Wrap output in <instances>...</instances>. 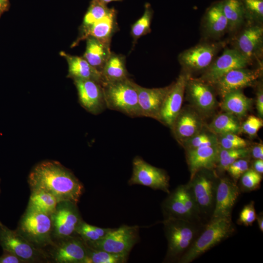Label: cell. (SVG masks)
Wrapping results in <instances>:
<instances>
[{
  "label": "cell",
  "mask_w": 263,
  "mask_h": 263,
  "mask_svg": "<svg viewBox=\"0 0 263 263\" xmlns=\"http://www.w3.org/2000/svg\"><path fill=\"white\" fill-rule=\"evenodd\" d=\"M204 26L210 36L218 37L228 30V23L223 11L221 1L211 6L204 18Z\"/></svg>",
  "instance_id": "25"
},
{
  "label": "cell",
  "mask_w": 263,
  "mask_h": 263,
  "mask_svg": "<svg viewBox=\"0 0 263 263\" xmlns=\"http://www.w3.org/2000/svg\"><path fill=\"white\" fill-rule=\"evenodd\" d=\"M241 68L232 70L218 79L214 85L223 97L226 94L250 86L261 75V70Z\"/></svg>",
  "instance_id": "16"
},
{
  "label": "cell",
  "mask_w": 263,
  "mask_h": 263,
  "mask_svg": "<svg viewBox=\"0 0 263 263\" xmlns=\"http://www.w3.org/2000/svg\"><path fill=\"white\" fill-rule=\"evenodd\" d=\"M262 179L261 174L249 169L241 177V184L245 190L250 191L260 187Z\"/></svg>",
  "instance_id": "41"
},
{
  "label": "cell",
  "mask_w": 263,
  "mask_h": 263,
  "mask_svg": "<svg viewBox=\"0 0 263 263\" xmlns=\"http://www.w3.org/2000/svg\"><path fill=\"white\" fill-rule=\"evenodd\" d=\"M103 84L127 79L125 56L111 52L101 72Z\"/></svg>",
  "instance_id": "28"
},
{
  "label": "cell",
  "mask_w": 263,
  "mask_h": 263,
  "mask_svg": "<svg viewBox=\"0 0 263 263\" xmlns=\"http://www.w3.org/2000/svg\"><path fill=\"white\" fill-rule=\"evenodd\" d=\"M254 170L260 174L263 173V160L256 159L253 164Z\"/></svg>",
  "instance_id": "49"
},
{
  "label": "cell",
  "mask_w": 263,
  "mask_h": 263,
  "mask_svg": "<svg viewBox=\"0 0 263 263\" xmlns=\"http://www.w3.org/2000/svg\"><path fill=\"white\" fill-rule=\"evenodd\" d=\"M188 185L194 196L200 214H206L214 207L218 184L204 173L197 172L190 179Z\"/></svg>",
  "instance_id": "15"
},
{
  "label": "cell",
  "mask_w": 263,
  "mask_h": 263,
  "mask_svg": "<svg viewBox=\"0 0 263 263\" xmlns=\"http://www.w3.org/2000/svg\"><path fill=\"white\" fill-rule=\"evenodd\" d=\"M235 183L227 178H222L218 183L214 207L210 219L231 218L232 208L240 194Z\"/></svg>",
  "instance_id": "17"
},
{
  "label": "cell",
  "mask_w": 263,
  "mask_h": 263,
  "mask_svg": "<svg viewBox=\"0 0 263 263\" xmlns=\"http://www.w3.org/2000/svg\"><path fill=\"white\" fill-rule=\"evenodd\" d=\"M249 63V61L235 48L226 49L222 55L212 61L199 79L211 85L228 72L246 67Z\"/></svg>",
  "instance_id": "12"
},
{
  "label": "cell",
  "mask_w": 263,
  "mask_h": 263,
  "mask_svg": "<svg viewBox=\"0 0 263 263\" xmlns=\"http://www.w3.org/2000/svg\"><path fill=\"white\" fill-rule=\"evenodd\" d=\"M138 240L137 226L122 225L113 228L104 237L94 242H85L93 248L128 256Z\"/></svg>",
  "instance_id": "7"
},
{
  "label": "cell",
  "mask_w": 263,
  "mask_h": 263,
  "mask_svg": "<svg viewBox=\"0 0 263 263\" xmlns=\"http://www.w3.org/2000/svg\"><path fill=\"white\" fill-rule=\"evenodd\" d=\"M46 252L49 259L56 263H84L87 255V245L78 235L55 241Z\"/></svg>",
  "instance_id": "10"
},
{
  "label": "cell",
  "mask_w": 263,
  "mask_h": 263,
  "mask_svg": "<svg viewBox=\"0 0 263 263\" xmlns=\"http://www.w3.org/2000/svg\"><path fill=\"white\" fill-rule=\"evenodd\" d=\"M219 151L218 145L187 150L190 179L201 170L212 169L217 163Z\"/></svg>",
  "instance_id": "22"
},
{
  "label": "cell",
  "mask_w": 263,
  "mask_h": 263,
  "mask_svg": "<svg viewBox=\"0 0 263 263\" xmlns=\"http://www.w3.org/2000/svg\"><path fill=\"white\" fill-rule=\"evenodd\" d=\"M134 86L142 116L158 121L162 107L171 84L162 88H147L134 82Z\"/></svg>",
  "instance_id": "18"
},
{
  "label": "cell",
  "mask_w": 263,
  "mask_h": 263,
  "mask_svg": "<svg viewBox=\"0 0 263 263\" xmlns=\"http://www.w3.org/2000/svg\"><path fill=\"white\" fill-rule=\"evenodd\" d=\"M203 127L202 120L199 114L191 109H181L170 128L179 143L198 132Z\"/></svg>",
  "instance_id": "20"
},
{
  "label": "cell",
  "mask_w": 263,
  "mask_h": 263,
  "mask_svg": "<svg viewBox=\"0 0 263 263\" xmlns=\"http://www.w3.org/2000/svg\"><path fill=\"white\" fill-rule=\"evenodd\" d=\"M186 89L191 102L198 110L207 113L214 109L216 100L211 85L199 79L189 78Z\"/></svg>",
  "instance_id": "21"
},
{
  "label": "cell",
  "mask_w": 263,
  "mask_h": 263,
  "mask_svg": "<svg viewBox=\"0 0 263 263\" xmlns=\"http://www.w3.org/2000/svg\"><path fill=\"white\" fill-rule=\"evenodd\" d=\"M51 217L54 242L75 235L82 220L77 204L70 201H59Z\"/></svg>",
  "instance_id": "8"
},
{
  "label": "cell",
  "mask_w": 263,
  "mask_h": 263,
  "mask_svg": "<svg viewBox=\"0 0 263 263\" xmlns=\"http://www.w3.org/2000/svg\"><path fill=\"white\" fill-rule=\"evenodd\" d=\"M193 222L173 217L165 218L163 224L168 241L166 260L178 261L191 245L197 235Z\"/></svg>",
  "instance_id": "4"
},
{
  "label": "cell",
  "mask_w": 263,
  "mask_h": 263,
  "mask_svg": "<svg viewBox=\"0 0 263 263\" xmlns=\"http://www.w3.org/2000/svg\"><path fill=\"white\" fill-rule=\"evenodd\" d=\"M107 108L131 117H142L134 82L129 78L103 84Z\"/></svg>",
  "instance_id": "2"
},
{
  "label": "cell",
  "mask_w": 263,
  "mask_h": 263,
  "mask_svg": "<svg viewBox=\"0 0 263 263\" xmlns=\"http://www.w3.org/2000/svg\"><path fill=\"white\" fill-rule=\"evenodd\" d=\"M218 144L224 149H237L246 148L247 142L237 134L226 133L217 135Z\"/></svg>",
  "instance_id": "40"
},
{
  "label": "cell",
  "mask_w": 263,
  "mask_h": 263,
  "mask_svg": "<svg viewBox=\"0 0 263 263\" xmlns=\"http://www.w3.org/2000/svg\"></svg>",
  "instance_id": "52"
},
{
  "label": "cell",
  "mask_w": 263,
  "mask_h": 263,
  "mask_svg": "<svg viewBox=\"0 0 263 263\" xmlns=\"http://www.w3.org/2000/svg\"><path fill=\"white\" fill-rule=\"evenodd\" d=\"M128 184L142 185L170 193L169 177L166 172L151 165L138 156L133 159L132 172Z\"/></svg>",
  "instance_id": "9"
},
{
  "label": "cell",
  "mask_w": 263,
  "mask_h": 263,
  "mask_svg": "<svg viewBox=\"0 0 263 263\" xmlns=\"http://www.w3.org/2000/svg\"><path fill=\"white\" fill-rule=\"evenodd\" d=\"M252 157L255 159L263 160V145L260 143L254 146L251 150Z\"/></svg>",
  "instance_id": "47"
},
{
  "label": "cell",
  "mask_w": 263,
  "mask_h": 263,
  "mask_svg": "<svg viewBox=\"0 0 263 263\" xmlns=\"http://www.w3.org/2000/svg\"><path fill=\"white\" fill-rule=\"evenodd\" d=\"M256 109L260 118L263 117V90L262 87H260L257 92Z\"/></svg>",
  "instance_id": "46"
},
{
  "label": "cell",
  "mask_w": 263,
  "mask_h": 263,
  "mask_svg": "<svg viewBox=\"0 0 263 263\" xmlns=\"http://www.w3.org/2000/svg\"><path fill=\"white\" fill-rule=\"evenodd\" d=\"M116 10L112 8L104 17L96 21L86 34L84 40L89 36L97 39L103 44L110 47L113 34L117 29Z\"/></svg>",
  "instance_id": "24"
},
{
  "label": "cell",
  "mask_w": 263,
  "mask_h": 263,
  "mask_svg": "<svg viewBox=\"0 0 263 263\" xmlns=\"http://www.w3.org/2000/svg\"><path fill=\"white\" fill-rule=\"evenodd\" d=\"M249 169V162L244 158L239 159L232 163L226 170L233 179L237 181Z\"/></svg>",
  "instance_id": "43"
},
{
  "label": "cell",
  "mask_w": 263,
  "mask_h": 263,
  "mask_svg": "<svg viewBox=\"0 0 263 263\" xmlns=\"http://www.w3.org/2000/svg\"><path fill=\"white\" fill-rule=\"evenodd\" d=\"M10 0H0V18L10 8Z\"/></svg>",
  "instance_id": "48"
},
{
  "label": "cell",
  "mask_w": 263,
  "mask_h": 263,
  "mask_svg": "<svg viewBox=\"0 0 263 263\" xmlns=\"http://www.w3.org/2000/svg\"><path fill=\"white\" fill-rule=\"evenodd\" d=\"M223 11L228 23V30L235 31L240 28L245 19L241 0H223L221 1Z\"/></svg>",
  "instance_id": "31"
},
{
  "label": "cell",
  "mask_w": 263,
  "mask_h": 263,
  "mask_svg": "<svg viewBox=\"0 0 263 263\" xmlns=\"http://www.w3.org/2000/svg\"><path fill=\"white\" fill-rule=\"evenodd\" d=\"M128 257L94 249L87 245V255L84 263H123L126 262Z\"/></svg>",
  "instance_id": "35"
},
{
  "label": "cell",
  "mask_w": 263,
  "mask_h": 263,
  "mask_svg": "<svg viewBox=\"0 0 263 263\" xmlns=\"http://www.w3.org/2000/svg\"><path fill=\"white\" fill-rule=\"evenodd\" d=\"M189 75L188 73H182L176 81L171 84L162 107L159 121L170 127L182 107L184 94Z\"/></svg>",
  "instance_id": "14"
},
{
  "label": "cell",
  "mask_w": 263,
  "mask_h": 263,
  "mask_svg": "<svg viewBox=\"0 0 263 263\" xmlns=\"http://www.w3.org/2000/svg\"><path fill=\"white\" fill-rule=\"evenodd\" d=\"M235 231L231 218L210 219L203 232L196 237L190 247L180 258V263H189L228 238Z\"/></svg>",
  "instance_id": "3"
},
{
  "label": "cell",
  "mask_w": 263,
  "mask_h": 263,
  "mask_svg": "<svg viewBox=\"0 0 263 263\" xmlns=\"http://www.w3.org/2000/svg\"><path fill=\"white\" fill-rule=\"evenodd\" d=\"M252 99L245 96L241 90L230 92L223 97L221 108L225 112L238 118L245 116L251 108Z\"/></svg>",
  "instance_id": "26"
},
{
  "label": "cell",
  "mask_w": 263,
  "mask_h": 263,
  "mask_svg": "<svg viewBox=\"0 0 263 263\" xmlns=\"http://www.w3.org/2000/svg\"><path fill=\"white\" fill-rule=\"evenodd\" d=\"M0 245L3 250L15 254L25 263L49 261L46 252L43 249L35 246L17 230L9 229L0 221Z\"/></svg>",
  "instance_id": "6"
},
{
  "label": "cell",
  "mask_w": 263,
  "mask_h": 263,
  "mask_svg": "<svg viewBox=\"0 0 263 263\" xmlns=\"http://www.w3.org/2000/svg\"><path fill=\"white\" fill-rule=\"evenodd\" d=\"M107 4L98 0H92L85 13L80 28L79 36L72 46H76L84 38L91 27L97 20L106 16L111 10Z\"/></svg>",
  "instance_id": "30"
},
{
  "label": "cell",
  "mask_w": 263,
  "mask_h": 263,
  "mask_svg": "<svg viewBox=\"0 0 263 263\" xmlns=\"http://www.w3.org/2000/svg\"><path fill=\"white\" fill-rule=\"evenodd\" d=\"M258 222V225L259 228L261 231H263V213H260V214L256 215V219Z\"/></svg>",
  "instance_id": "50"
},
{
  "label": "cell",
  "mask_w": 263,
  "mask_h": 263,
  "mask_svg": "<svg viewBox=\"0 0 263 263\" xmlns=\"http://www.w3.org/2000/svg\"><path fill=\"white\" fill-rule=\"evenodd\" d=\"M245 19L261 23L263 20V0H241Z\"/></svg>",
  "instance_id": "39"
},
{
  "label": "cell",
  "mask_w": 263,
  "mask_h": 263,
  "mask_svg": "<svg viewBox=\"0 0 263 263\" xmlns=\"http://www.w3.org/2000/svg\"><path fill=\"white\" fill-rule=\"evenodd\" d=\"M0 263H25L22 259L15 254L3 250V253L0 256Z\"/></svg>",
  "instance_id": "45"
},
{
  "label": "cell",
  "mask_w": 263,
  "mask_h": 263,
  "mask_svg": "<svg viewBox=\"0 0 263 263\" xmlns=\"http://www.w3.org/2000/svg\"><path fill=\"white\" fill-rule=\"evenodd\" d=\"M27 208L51 215L58 201L51 194L41 190H32Z\"/></svg>",
  "instance_id": "32"
},
{
  "label": "cell",
  "mask_w": 263,
  "mask_h": 263,
  "mask_svg": "<svg viewBox=\"0 0 263 263\" xmlns=\"http://www.w3.org/2000/svg\"><path fill=\"white\" fill-rule=\"evenodd\" d=\"M152 15L153 10L151 5L146 3L143 15L131 26V35L133 38V46L139 38L151 32L150 24Z\"/></svg>",
  "instance_id": "34"
},
{
  "label": "cell",
  "mask_w": 263,
  "mask_h": 263,
  "mask_svg": "<svg viewBox=\"0 0 263 263\" xmlns=\"http://www.w3.org/2000/svg\"><path fill=\"white\" fill-rule=\"evenodd\" d=\"M254 202L251 201L245 205L241 211L237 223L244 226H250L256 219Z\"/></svg>",
  "instance_id": "42"
},
{
  "label": "cell",
  "mask_w": 263,
  "mask_h": 263,
  "mask_svg": "<svg viewBox=\"0 0 263 263\" xmlns=\"http://www.w3.org/2000/svg\"><path fill=\"white\" fill-rule=\"evenodd\" d=\"M28 183L31 191L48 192L58 202L77 204L84 191L83 184L73 172L54 160L43 161L35 165L28 175Z\"/></svg>",
  "instance_id": "1"
},
{
  "label": "cell",
  "mask_w": 263,
  "mask_h": 263,
  "mask_svg": "<svg viewBox=\"0 0 263 263\" xmlns=\"http://www.w3.org/2000/svg\"><path fill=\"white\" fill-rule=\"evenodd\" d=\"M263 126V122L261 118L250 115L241 126V130L248 135L253 136Z\"/></svg>",
  "instance_id": "44"
},
{
  "label": "cell",
  "mask_w": 263,
  "mask_h": 263,
  "mask_svg": "<svg viewBox=\"0 0 263 263\" xmlns=\"http://www.w3.org/2000/svg\"><path fill=\"white\" fill-rule=\"evenodd\" d=\"M187 150L200 147L218 145L217 135L210 131L203 129L192 137L180 143Z\"/></svg>",
  "instance_id": "36"
},
{
  "label": "cell",
  "mask_w": 263,
  "mask_h": 263,
  "mask_svg": "<svg viewBox=\"0 0 263 263\" xmlns=\"http://www.w3.org/2000/svg\"><path fill=\"white\" fill-rule=\"evenodd\" d=\"M164 201L163 209L167 217H173L193 222V218L185 206L178 187Z\"/></svg>",
  "instance_id": "29"
},
{
  "label": "cell",
  "mask_w": 263,
  "mask_h": 263,
  "mask_svg": "<svg viewBox=\"0 0 263 263\" xmlns=\"http://www.w3.org/2000/svg\"><path fill=\"white\" fill-rule=\"evenodd\" d=\"M60 55L65 58L68 63V77L73 79L93 80L103 85L104 82L101 73L91 65L83 57L71 55L64 52H61Z\"/></svg>",
  "instance_id": "23"
},
{
  "label": "cell",
  "mask_w": 263,
  "mask_h": 263,
  "mask_svg": "<svg viewBox=\"0 0 263 263\" xmlns=\"http://www.w3.org/2000/svg\"><path fill=\"white\" fill-rule=\"evenodd\" d=\"M73 80L79 102L87 112L97 115L107 108L102 84L90 79L75 78Z\"/></svg>",
  "instance_id": "13"
},
{
  "label": "cell",
  "mask_w": 263,
  "mask_h": 263,
  "mask_svg": "<svg viewBox=\"0 0 263 263\" xmlns=\"http://www.w3.org/2000/svg\"><path fill=\"white\" fill-rule=\"evenodd\" d=\"M35 246L43 249L54 243L51 215L27 208L16 229Z\"/></svg>",
  "instance_id": "5"
},
{
  "label": "cell",
  "mask_w": 263,
  "mask_h": 263,
  "mask_svg": "<svg viewBox=\"0 0 263 263\" xmlns=\"http://www.w3.org/2000/svg\"><path fill=\"white\" fill-rule=\"evenodd\" d=\"M86 47L83 57L93 67L101 73L111 52L108 47L94 37L86 39Z\"/></svg>",
  "instance_id": "27"
},
{
  "label": "cell",
  "mask_w": 263,
  "mask_h": 263,
  "mask_svg": "<svg viewBox=\"0 0 263 263\" xmlns=\"http://www.w3.org/2000/svg\"><path fill=\"white\" fill-rule=\"evenodd\" d=\"M235 49L250 63L262 54L263 28L253 25L245 28L235 41Z\"/></svg>",
  "instance_id": "19"
},
{
  "label": "cell",
  "mask_w": 263,
  "mask_h": 263,
  "mask_svg": "<svg viewBox=\"0 0 263 263\" xmlns=\"http://www.w3.org/2000/svg\"><path fill=\"white\" fill-rule=\"evenodd\" d=\"M249 152L247 148L237 149H224L219 147L217 164L219 169L226 170L228 167L234 162L241 158H246Z\"/></svg>",
  "instance_id": "38"
},
{
  "label": "cell",
  "mask_w": 263,
  "mask_h": 263,
  "mask_svg": "<svg viewBox=\"0 0 263 263\" xmlns=\"http://www.w3.org/2000/svg\"><path fill=\"white\" fill-rule=\"evenodd\" d=\"M225 45L223 42L198 44L181 53L178 56L179 61L189 72L206 70Z\"/></svg>",
  "instance_id": "11"
},
{
  "label": "cell",
  "mask_w": 263,
  "mask_h": 263,
  "mask_svg": "<svg viewBox=\"0 0 263 263\" xmlns=\"http://www.w3.org/2000/svg\"><path fill=\"white\" fill-rule=\"evenodd\" d=\"M208 128L216 135L226 133L238 134L242 131L238 118L226 112L217 115L210 123Z\"/></svg>",
  "instance_id": "33"
},
{
  "label": "cell",
  "mask_w": 263,
  "mask_h": 263,
  "mask_svg": "<svg viewBox=\"0 0 263 263\" xmlns=\"http://www.w3.org/2000/svg\"><path fill=\"white\" fill-rule=\"evenodd\" d=\"M98 0L101 2L103 3L107 4L108 3H110L112 1H122L123 0Z\"/></svg>",
  "instance_id": "51"
},
{
  "label": "cell",
  "mask_w": 263,
  "mask_h": 263,
  "mask_svg": "<svg viewBox=\"0 0 263 263\" xmlns=\"http://www.w3.org/2000/svg\"><path fill=\"white\" fill-rule=\"evenodd\" d=\"M113 229L92 225L82 220L77 226L75 232L84 242H94L103 238Z\"/></svg>",
  "instance_id": "37"
}]
</instances>
